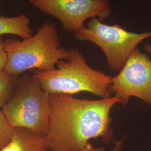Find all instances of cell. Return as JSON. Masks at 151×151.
Segmentation results:
<instances>
[{
  "instance_id": "1",
  "label": "cell",
  "mask_w": 151,
  "mask_h": 151,
  "mask_svg": "<svg viewBox=\"0 0 151 151\" xmlns=\"http://www.w3.org/2000/svg\"><path fill=\"white\" fill-rule=\"evenodd\" d=\"M120 104L115 96L99 100L50 94V118L46 136L50 151H81L93 138L112 140L110 112Z\"/></svg>"
},
{
  "instance_id": "2",
  "label": "cell",
  "mask_w": 151,
  "mask_h": 151,
  "mask_svg": "<svg viewBox=\"0 0 151 151\" xmlns=\"http://www.w3.org/2000/svg\"><path fill=\"white\" fill-rule=\"evenodd\" d=\"M4 43L7 55L5 70L16 76L30 70L54 69L70 56V50L61 45L55 25L47 22L31 37L22 40L6 39Z\"/></svg>"
},
{
  "instance_id": "3",
  "label": "cell",
  "mask_w": 151,
  "mask_h": 151,
  "mask_svg": "<svg viewBox=\"0 0 151 151\" xmlns=\"http://www.w3.org/2000/svg\"><path fill=\"white\" fill-rule=\"evenodd\" d=\"M70 52L69 58L60 61L54 69L33 73L44 89L50 94L88 92L101 99L111 97L112 77L91 68L78 49Z\"/></svg>"
},
{
  "instance_id": "4",
  "label": "cell",
  "mask_w": 151,
  "mask_h": 151,
  "mask_svg": "<svg viewBox=\"0 0 151 151\" xmlns=\"http://www.w3.org/2000/svg\"><path fill=\"white\" fill-rule=\"evenodd\" d=\"M2 110L13 128L27 129L40 136L47 135L50 94L32 75H25L19 80L12 97Z\"/></svg>"
},
{
  "instance_id": "5",
  "label": "cell",
  "mask_w": 151,
  "mask_h": 151,
  "mask_svg": "<svg viewBox=\"0 0 151 151\" xmlns=\"http://www.w3.org/2000/svg\"><path fill=\"white\" fill-rule=\"evenodd\" d=\"M74 37L96 44L105 54L109 68L120 71L138 45L145 39L151 38V31L131 32L118 24L106 25L97 17H93L87 23L86 27L74 32Z\"/></svg>"
},
{
  "instance_id": "6",
  "label": "cell",
  "mask_w": 151,
  "mask_h": 151,
  "mask_svg": "<svg viewBox=\"0 0 151 151\" xmlns=\"http://www.w3.org/2000/svg\"><path fill=\"white\" fill-rule=\"evenodd\" d=\"M110 91L123 106L128 105L130 97H136L151 108V60L138 47L118 75L112 77Z\"/></svg>"
},
{
  "instance_id": "7",
  "label": "cell",
  "mask_w": 151,
  "mask_h": 151,
  "mask_svg": "<svg viewBox=\"0 0 151 151\" xmlns=\"http://www.w3.org/2000/svg\"><path fill=\"white\" fill-rule=\"evenodd\" d=\"M44 14L60 20L65 30L75 32L85 27V21L93 17L103 22L110 14L109 0H29Z\"/></svg>"
},
{
  "instance_id": "8",
  "label": "cell",
  "mask_w": 151,
  "mask_h": 151,
  "mask_svg": "<svg viewBox=\"0 0 151 151\" xmlns=\"http://www.w3.org/2000/svg\"><path fill=\"white\" fill-rule=\"evenodd\" d=\"M46 136H40L31 130L16 127L9 143L1 151H49Z\"/></svg>"
},
{
  "instance_id": "9",
  "label": "cell",
  "mask_w": 151,
  "mask_h": 151,
  "mask_svg": "<svg viewBox=\"0 0 151 151\" xmlns=\"http://www.w3.org/2000/svg\"><path fill=\"white\" fill-rule=\"evenodd\" d=\"M30 24V19L25 15L14 17L0 16V37L5 34H11L22 39L29 38L32 35Z\"/></svg>"
},
{
  "instance_id": "10",
  "label": "cell",
  "mask_w": 151,
  "mask_h": 151,
  "mask_svg": "<svg viewBox=\"0 0 151 151\" xmlns=\"http://www.w3.org/2000/svg\"><path fill=\"white\" fill-rule=\"evenodd\" d=\"M6 70L0 72V108H3L12 97L19 80Z\"/></svg>"
},
{
  "instance_id": "11",
  "label": "cell",
  "mask_w": 151,
  "mask_h": 151,
  "mask_svg": "<svg viewBox=\"0 0 151 151\" xmlns=\"http://www.w3.org/2000/svg\"><path fill=\"white\" fill-rule=\"evenodd\" d=\"M13 133L14 128L6 119L2 109H0V151L9 143Z\"/></svg>"
},
{
  "instance_id": "12",
  "label": "cell",
  "mask_w": 151,
  "mask_h": 151,
  "mask_svg": "<svg viewBox=\"0 0 151 151\" xmlns=\"http://www.w3.org/2000/svg\"><path fill=\"white\" fill-rule=\"evenodd\" d=\"M4 41L3 37H0V72L5 70L7 61Z\"/></svg>"
},
{
  "instance_id": "13",
  "label": "cell",
  "mask_w": 151,
  "mask_h": 151,
  "mask_svg": "<svg viewBox=\"0 0 151 151\" xmlns=\"http://www.w3.org/2000/svg\"><path fill=\"white\" fill-rule=\"evenodd\" d=\"M126 137L124 136L119 139L114 141L113 146L110 151H123L124 150V142Z\"/></svg>"
},
{
  "instance_id": "14",
  "label": "cell",
  "mask_w": 151,
  "mask_h": 151,
  "mask_svg": "<svg viewBox=\"0 0 151 151\" xmlns=\"http://www.w3.org/2000/svg\"><path fill=\"white\" fill-rule=\"evenodd\" d=\"M81 151H106V149L104 147H95L91 143H89Z\"/></svg>"
},
{
  "instance_id": "15",
  "label": "cell",
  "mask_w": 151,
  "mask_h": 151,
  "mask_svg": "<svg viewBox=\"0 0 151 151\" xmlns=\"http://www.w3.org/2000/svg\"><path fill=\"white\" fill-rule=\"evenodd\" d=\"M143 48H144L146 52H147L148 53H149V54L151 55V44H145L144 47H143Z\"/></svg>"
},
{
  "instance_id": "16",
  "label": "cell",
  "mask_w": 151,
  "mask_h": 151,
  "mask_svg": "<svg viewBox=\"0 0 151 151\" xmlns=\"http://www.w3.org/2000/svg\"><path fill=\"white\" fill-rule=\"evenodd\" d=\"M1 2H0V7H1Z\"/></svg>"
}]
</instances>
